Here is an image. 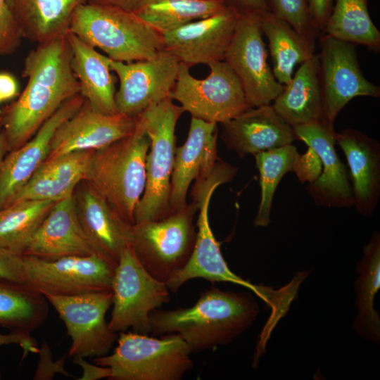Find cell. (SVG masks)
Here are the masks:
<instances>
[{
	"label": "cell",
	"instance_id": "26",
	"mask_svg": "<svg viewBox=\"0 0 380 380\" xmlns=\"http://www.w3.org/2000/svg\"><path fill=\"white\" fill-rule=\"evenodd\" d=\"M94 151H75L44 161L14 202L23 200L57 202L73 195L77 186L85 179Z\"/></svg>",
	"mask_w": 380,
	"mask_h": 380
},
{
	"label": "cell",
	"instance_id": "30",
	"mask_svg": "<svg viewBox=\"0 0 380 380\" xmlns=\"http://www.w3.org/2000/svg\"><path fill=\"white\" fill-rule=\"evenodd\" d=\"M358 277L355 284V307L358 313L353 328L362 338L379 343L380 317L374 308L380 289V234L373 232L364 246L363 255L357 265Z\"/></svg>",
	"mask_w": 380,
	"mask_h": 380
},
{
	"label": "cell",
	"instance_id": "2",
	"mask_svg": "<svg viewBox=\"0 0 380 380\" xmlns=\"http://www.w3.org/2000/svg\"><path fill=\"white\" fill-rule=\"evenodd\" d=\"M232 179L230 169L223 164L217 163L210 173L195 180L191 195L198 210L196 242L186 265L166 285L174 293L188 281L198 278L210 282H229L243 286L271 308V316L264 327L265 331L271 333L279 319L287 312L304 277L298 273L287 286L274 289L270 286L253 284L229 269L211 229L208 209L216 188Z\"/></svg>",
	"mask_w": 380,
	"mask_h": 380
},
{
	"label": "cell",
	"instance_id": "4",
	"mask_svg": "<svg viewBox=\"0 0 380 380\" xmlns=\"http://www.w3.org/2000/svg\"><path fill=\"white\" fill-rule=\"evenodd\" d=\"M149 147L150 139L137 118L132 134L94 150L84 179L132 225L146 186Z\"/></svg>",
	"mask_w": 380,
	"mask_h": 380
},
{
	"label": "cell",
	"instance_id": "41",
	"mask_svg": "<svg viewBox=\"0 0 380 380\" xmlns=\"http://www.w3.org/2000/svg\"><path fill=\"white\" fill-rule=\"evenodd\" d=\"M227 7L235 11L239 15H257L267 11L266 0H224Z\"/></svg>",
	"mask_w": 380,
	"mask_h": 380
},
{
	"label": "cell",
	"instance_id": "45",
	"mask_svg": "<svg viewBox=\"0 0 380 380\" xmlns=\"http://www.w3.org/2000/svg\"><path fill=\"white\" fill-rule=\"evenodd\" d=\"M87 3L118 7L134 13L141 0H86Z\"/></svg>",
	"mask_w": 380,
	"mask_h": 380
},
{
	"label": "cell",
	"instance_id": "39",
	"mask_svg": "<svg viewBox=\"0 0 380 380\" xmlns=\"http://www.w3.org/2000/svg\"><path fill=\"white\" fill-rule=\"evenodd\" d=\"M39 359L37 368L34 375V379H51L56 373L62 374L66 376H72L64 369L65 356L52 360L51 352L49 345L44 342L39 348Z\"/></svg>",
	"mask_w": 380,
	"mask_h": 380
},
{
	"label": "cell",
	"instance_id": "35",
	"mask_svg": "<svg viewBox=\"0 0 380 380\" xmlns=\"http://www.w3.org/2000/svg\"><path fill=\"white\" fill-rule=\"evenodd\" d=\"M254 156L260 175L261 199L253 224L255 227H267L271 222L270 214L276 189L286 173L296 172L300 155L291 144L260 152Z\"/></svg>",
	"mask_w": 380,
	"mask_h": 380
},
{
	"label": "cell",
	"instance_id": "27",
	"mask_svg": "<svg viewBox=\"0 0 380 380\" xmlns=\"http://www.w3.org/2000/svg\"><path fill=\"white\" fill-rule=\"evenodd\" d=\"M23 38L37 44L65 35L86 0H6Z\"/></svg>",
	"mask_w": 380,
	"mask_h": 380
},
{
	"label": "cell",
	"instance_id": "14",
	"mask_svg": "<svg viewBox=\"0 0 380 380\" xmlns=\"http://www.w3.org/2000/svg\"><path fill=\"white\" fill-rule=\"evenodd\" d=\"M224 61L238 77L251 107L272 104L284 85L267 63L259 15H239Z\"/></svg>",
	"mask_w": 380,
	"mask_h": 380
},
{
	"label": "cell",
	"instance_id": "13",
	"mask_svg": "<svg viewBox=\"0 0 380 380\" xmlns=\"http://www.w3.org/2000/svg\"><path fill=\"white\" fill-rule=\"evenodd\" d=\"M58 312L70 337L71 357H99L108 353L117 341L106 322V315L113 303L111 291L75 296L44 295Z\"/></svg>",
	"mask_w": 380,
	"mask_h": 380
},
{
	"label": "cell",
	"instance_id": "25",
	"mask_svg": "<svg viewBox=\"0 0 380 380\" xmlns=\"http://www.w3.org/2000/svg\"><path fill=\"white\" fill-rule=\"evenodd\" d=\"M66 36L72 51V70L80 87V94L100 113H118L110 58L70 31Z\"/></svg>",
	"mask_w": 380,
	"mask_h": 380
},
{
	"label": "cell",
	"instance_id": "22",
	"mask_svg": "<svg viewBox=\"0 0 380 380\" xmlns=\"http://www.w3.org/2000/svg\"><path fill=\"white\" fill-rule=\"evenodd\" d=\"M217 125L191 117L186 140L175 151L169 200L171 213L187 205L191 182L209 174L219 159Z\"/></svg>",
	"mask_w": 380,
	"mask_h": 380
},
{
	"label": "cell",
	"instance_id": "16",
	"mask_svg": "<svg viewBox=\"0 0 380 380\" xmlns=\"http://www.w3.org/2000/svg\"><path fill=\"white\" fill-rule=\"evenodd\" d=\"M293 128L297 139L305 142L320 162L321 173L306 187L315 204L337 208L353 207L348 172L335 148L334 125L315 120Z\"/></svg>",
	"mask_w": 380,
	"mask_h": 380
},
{
	"label": "cell",
	"instance_id": "3",
	"mask_svg": "<svg viewBox=\"0 0 380 380\" xmlns=\"http://www.w3.org/2000/svg\"><path fill=\"white\" fill-rule=\"evenodd\" d=\"M258 312L252 294L212 286L191 307L153 310L150 334H177L191 353H200L231 343L253 324Z\"/></svg>",
	"mask_w": 380,
	"mask_h": 380
},
{
	"label": "cell",
	"instance_id": "43",
	"mask_svg": "<svg viewBox=\"0 0 380 380\" xmlns=\"http://www.w3.org/2000/svg\"><path fill=\"white\" fill-rule=\"evenodd\" d=\"M73 362L80 366L83 373L79 380H96L103 378L109 379L111 371L109 367L98 365H92L84 360V357L76 356L72 357Z\"/></svg>",
	"mask_w": 380,
	"mask_h": 380
},
{
	"label": "cell",
	"instance_id": "12",
	"mask_svg": "<svg viewBox=\"0 0 380 380\" xmlns=\"http://www.w3.org/2000/svg\"><path fill=\"white\" fill-rule=\"evenodd\" d=\"M23 260L26 284L43 295L111 291L115 267L96 253L56 259L23 255Z\"/></svg>",
	"mask_w": 380,
	"mask_h": 380
},
{
	"label": "cell",
	"instance_id": "42",
	"mask_svg": "<svg viewBox=\"0 0 380 380\" xmlns=\"http://www.w3.org/2000/svg\"><path fill=\"white\" fill-rule=\"evenodd\" d=\"M311 17L316 27L323 33L326 22L331 13L333 0H306Z\"/></svg>",
	"mask_w": 380,
	"mask_h": 380
},
{
	"label": "cell",
	"instance_id": "46",
	"mask_svg": "<svg viewBox=\"0 0 380 380\" xmlns=\"http://www.w3.org/2000/svg\"><path fill=\"white\" fill-rule=\"evenodd\" d=\"M7 152L6 141L2 126V118L0 113V168Z\"/></svg>",
	"mask_w": 380,
	"mask_h": 380
},
{
	"label": "cell",
	"instance_id": "17",
	"mask_svg": "<svg viewBox=\"0 0 380 380\" xmlns=\"http://www.w3.org/2000/svg\"><path fill=\"white\" fill-rule=\"evenodd\" d=\"M136 122L137 117L119 112L104 114L84 100L77 111L56 130L45 161L72 152L105 147L132 134Z\"/></svg>",
	"mask_w": 380,
	"mask_h": 380
},
{
	"label": "cell",
	"instance_id": "31",
	"mask_svg": "<svg viewBox=\"0 0 380 380\" xmlns=\"http://www.w3.org/2000/svg\"><path fill=\"white\" fill-rule=\"evenodd\" d=\"M49 313L45 296L34 288L0 279V325L27 333L39 327Z\"/></svg>",
	"mask_w": 380,
	"mask_h": 380
},
{
	"label": "cell",
	"instance_id": "36",
	"mask_svg": "<svg viewBox=\"0 0 380 380\" xmlns=\"http://www.w3.org/2000/svg\"><path fill=\"white\" fill-rule=\"evenodd\" d=\"M268 11L287 22L297 32L316 42L321 35L306 0H266Z\"/></svg>",
	"mask_w": 380,
	"mask_h": 380
},
{
	"label": "cell",
	"instance_id": "34",
	"mask_svg": "<svg viewBox=\"0 0 380 380\" xmlns=\"http://www.w3.org/2000/svg\"><path fill=\"white\" fill-rule=\"evenodd\" d=\"M56 202L23 200L0 209V246L23 255Z\"/></svg>",
	"mask_w": 380,
	"mask_h": 380
},
{
	"label": "cell",
	"instance_id": "29",
	"mask_svg": "<svg viewBox=\"0 0 380 380\" xmlns=\"http://www.w3.org/2000/svg\"><path fill=\"white\" fill-rule=\"evenodd\" d=\"M259 23L268 42L274 75L285 86L291 80L296 65L316 54V42L301 35L269 11L259 15Z\"/></svg>",
	"mask_w": 380,
	"mask_h": 380
},
{
	"label": "cell",
	"instance_id": "38",
	"mask_svg": "<svg viewBox=\"0 0 380 380\" xmlns=\"http://www.w3.org/2000/svg\"><path fill=\"white\" fill-rule=\"evenodd\" d=\"M0 279L27 285L23 255L0 246Z\"/></svg>",
	"mask_w": 380,
	"mask_h": 380
},
{
	"label": "cell",
	"instance_id": "24",
	"mask_svg": "<svg viewBox=\"0 0 380 380\" xmlns=\"http://www.w3.org/2000/svg\"><path fill=\"white\" fill-rule=\"evenodd\" d=\"M95 253L80 223L73 195L56 202L23 255L56 259Z\"/></svg>",
	"mask_w": 380,
	"mask_h": 380
},
{
	"label": "cell",
	"instance_id": "37",
	"mask_svg": "<svg viewBox=\"0 0 380 380\" xmlns=\"http://www.w3.org/2000/svg\"><path fill=\"white\" fill-rule=\"evenodd\" d=\"M23 37L6 0H0V56L15 52Z\"/></svg>",
	"mask_w": 380,
	"mask_h": 380
},
{
	"label": "cell",
	"instance_id": "20",
	"mask_svg": "<svg viewBox=\"0 0 380 380\" xmlns=\"http://www.w3.org/2000/svg\"><path fill=\"white\" fill-rule=\"evenodd\" d=\"M73 198L80 223L94 253L116 267L123 250L131 245L133 225L84 179L77 186Z\"/></svg>",
	"mask_w": 380,
	"mask_h": 380
},
{
	"label": "cell",
	"instance_id": "23",
	"mask_svg": "<svg viewBox=\"0 0 380 380\" xmlns=\"http://www.w3.org/2000/svg\"><path fill=\"white\" fill-rule=\"evenodd\" d=\"M336 143L348 163L353 207L360 215L370 217L380 198V143L354 128L336 132Z\"/></svg>",
	"mask_w": 380,
	"mask_h": 380
},
{
	"label": "cell",
	"instance_id": "6",
	"mask_svg": "<svg viewBox=\"0 0 380 380\" xmlns=\"http://www.w3.org/2000/svg\"><path fill=\"white\" fill-rule=\"evenodd\" d=\"M111 355L93 359L109 367L110 380H180L194 366L191 350L177 334L159 338L121 331Z\"/></svg>",
	"mask_w": 380,
	"mask_h": 380
},
{
	"label": "cell",
	"instance_id": "44",
	"mask_svg": "<svg viewBox=\"0 0 380 380\" xmlns=\"http://www.w3.org/2000/svg\"><path fill=\"white\" fill-rule=\"evenodd\" d=\"M18 84L14 76L8 72H0V96L3 101L18 95Z\"/></svg>",
	"mask_w": 380,
	"mask_h": 380
},
{
	"label": "cell",
	"instance_id": "19",
	"mask_svg": "<svg viewBox=\"0 0 380 380\" xmlns=\"http://www.w3.org/2000/svg\"><path fill=\"white\" fill-rule=\"evenodd\" d=\"M79 94L65 101L26 143L6 155L0 168V209L12 204L46 160L58 127L81 107Z\"/></svg>",
	"mask_w": 380,
	"mask_h": 380
},
{
	"label": "cell",
	"instance_id": "11",
	"mask_svg": "<svg viewBox=\"0 0 380 380\" xmlns=\"http://www.w3.org/2000/svg\"><path fill=\"white\" fill-rule=\"evenodd\" d=\"M318 76L323 120L334 125L341 110L357 96L380 97V87L364 75L356 45L324 34L319 37Z\"/></svg>",
	"mask_w": 380,
	"mask_h": 380
},
{
	"label": "cell",
	"instance_id": "28",
	"mask_svg": "<svg viewBox=\"0 0 380 380\" xmlns=\"http://www.w3.org/2000/svg\"><path fill=\"white\" fill-rule=\"evenodd\" d=\"M272 105L291 127L323 120V101L317 54L300 64L290 82L284 86Z\"/></svg>",
	"mask_w": 380,
	"mask_h": 380
},
{
	"label": "cell",
	"instance_id": "15",
	"mask_svg": "<svg viewBox=\"0 0 380 380\" xmlns=\"http://www.w3.org/2000/svg\"><path fill=\"white\" fill-rule=\"evenodd\" d=\"M179 63L165 49L143 61L124 63L110 58V70L120 81L115 93L118 112L137 117L150 106L170 96Z\"/></svg>",
	"mask_w": 380,
	"mask_h": 380
},
{
	"label": "cell",
	"instance_id": "18",
	"mask_svg": "<svg viewBox=\"0 0 380 380\" xmlns=\"http://www.w3.org/2000/svg\"><path fill=\"white\" fill-rule=\"evenodd\" d=\"M239 14L227 7L163 34L164 49L189 67L224 61Z\"/></svg>",
	"mask_w": 380,
	"mask_h": 380
},
{
	"label": "cell",
	"instance_id": "9",
	"mask_svg": "<svg viewBox=\"0 0 380 380\" xmlns=\"http://www.w3.org/2000/svg\"><path fill=\"white\" fill-rule=\"evenodd\" d=\"M208 66L209 75L199 80L191 75L189 65L179 63L170 97L179 102L184 112L197 119L221 124L252 108L238 77L224 61Z\"/></svg>",
	"mask_w": 380,
	"mask_h": 380
},
{
	"label": "cell",
	"instance_id": "47",
	"mask_svg": "<svg viewBox=\"0 0 380 380\" xmlns=\"http://www.w3.org/2000/svg\"><path fill=\"white\" fill-rule=\"evenodd\" d=\"M1 102H3V101H2V99H1V98L0 96V103H1Z\"/></svg>",
	"mask_w": 380,
	"mask_h": 380
},
{
	"label": "cell",
	"instance_id": "5",
	"mask_svg": "<svg viewBox=\"0 0 380 380\" xmlns=\"http://www.w3.org/2000/svg\"><path fill=\"white\" fill-rule=\"evenodd\" d=\"M68 31L120 62L146 60L164 49L161 33L134 13L111 6L81 4Z\"/></svg>",
	"mask_w": 380,
	"mask_h": 380
},
{
	"label": "cell",
	"instance_id": "1",
	"mask_svg": "<svg viewBox=\"0 0 380 380\" xmlns=\"http://www.w3.org/2000/svg\"><path fill=\"white\" fill-rule=\"evenodd\" d=\"M23 76L27 79L25 89L0 113L8 152L26 143L65 101L80 94L66 34L37 44L25 58Z\"/></svg>",
	"mask_w": 380,
	"mask_h": 380
},
{
	"label": "cell",
	"instance_id": "8",
	"mask_svg": "<svg viewBox=\"0 0 380 380\" xmlns=\"http://www.w3.org/2000/svg\"><path fill=\"white\" fill-rule=\"evenodd\" d=\"M192 201L181 210L158 220L133 224L131 246L144 269L167 283L187 262L196 238Z\"/></svg>",
	"mask_w": 380,
	"mask_h": 380
},
{
	"label": "cell",
	"instance_id": "10",
	"mask_svg": "<svg viewBox=\"0 0 380 380\" xmlns=\"http://www.w3.org/2000/svg\"><path fill=\"white\" fill-rule=\"evenodd\" d=\"M111 291L113 310L108 326L115 333L132 328L137 333L150 334L151 313L170 299L166 284L144 269L131 245L123 250L115 268Z\"/></svg>",
	"mask_w": 380,
	"mask_h": 380
},
{
	"label": "cell",
	"instance_id": "33",
	"mask_svg": "<svg viewBox=\"0 0 380 380\" xmlns=\"http://www.w3.org/2000/svg\"><path fill=\"white\" fill-rule=\"evenodd\" d=\"M367 3L368 0H335L323 34L379 53L380 32L370 17Z\"/></svg>",
	"mask_w": 380,
	"mask_h": 380
},
{
	"label": "cell",
	"instance_id": "40",
	"mask_svg": "<svg viewBox=\"0 0 380 380\" xmlns=\"http://www.w3.org/2000/svg\"><path fill=\"white\" fill-rule=\"evenodd\" d=\"M15 344L18 345L23 350V357L28 353H38L37 340L32 337L30 333L11 331L9 334H0V347L4 345ZM1 374L0 372V379Z\"/></svg>",
	"mask_w": 380,
	"mask_h": 380
},
{
	"label": "cell",
	"instance_id": "21",
	"mask_svg": "<svg viewBox=\"0 0 380 380\" xmlns=\"http://www.w3.org/2000/svg\"><path fill=\"white\" fill-rule=\"evenodd\" d=\"M220 125L221 139L241 158L291 144L297 139L293 127L272 104L250 108Z\"/></svg>",
	"mask_w": 380,
	"mask_h": 380
},
{
	"label": "cell",
	"instance_id": "7",
	"mask_svg": "<svg viewBox=\"0 0 380 380\" xmlns=\"http://www.w3.org/2000/svg\"><path fill=\"white\" fill-rule=\"evenodd\" d=\"M183 108L167 97L137 116L150 139L146 159V182L134 212V224L170 215V182L176 151L175 128Z\"/></svg>",
	"mask_w": 380,
	"mask_h": 380
},
{
	"label": "cell",
	"instance_id": "32",
	"mask_svg": "<svg viewBox=\"0 0 380 380\" xmlns=\"http://www.w3.org/2000/svg\"><path fill=\"white\" fill-rule=\"evenodd\" d=\"M227 7L224 0H141L134 13L163 34Z\"/></svg>",
	"mask_w": 380,
	"mask_h": 380
}]
</instances>
